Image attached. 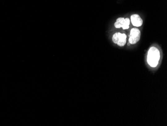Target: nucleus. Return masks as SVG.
I'll list each match as a JSON object with an SVG mask.
<instances>
[{"label":"nucleus","mask_w":167,"mask_h":126,"mask_svg":"<svg viewBox=\"0 0 167 126\" xmlns=\"http://www.w3.org/2000/svg\"><path fill=\"white\" fill-rule=\"evenodd\" d=\"M160 58V53L158 49L155 47L150 48L147 55L148 63L151 67H155L158 65Z\"/></svg>","instance_id":"obj_1"},{"label":"nucleus","mask_w":167,"mask_h":126,"mask_svg":"<svg viewBox=\"0 0 167 126\" xmlns=\"http://www.w3.org/2000/svg\"><path fill=\"white\" fill-rule=\"evenodd\" d=\"M112 41L118 46L123 47L125 45L127 41V35L120 32L115 33L112 37Z\"/></svg>","instance_id":"obj_2"},{"label":"nucleus","mask_w":167,"mask_h":126,"mask_svg":"<svg viewBox=\"0 0 167 126\" xmlns=\"http://www.w3.org/2000/svg\"><path fill=\"white\" fill-rule=\"evenodd\" d=\"M141 37V32L137 28H134L131 30L129 42L131 44H135L139 41Z\"/></svg>","instance_id":"obj_3"},{"label":"nucleus","mask_w":167,"mask_h":126,"mask_svg":"<svg viewBox=\"0 0 167 126\" xmlns=\"http://www.w3.org/2000/svg\"><path fill=\"white\" fill-rule=\"evenodd\" d=\"M130 20L128 18H124L123 17H120L117 19L115 23V27L116 28H122L124 30L129 28Z\"/></svg>","instance_id":"obj_4"},{"label":"nucleus","mask_w":167,"mask_h":126,"mask_svg":"<svg viewBox=\"0 0 167 126\" xmlns=\"http://www.w3.org/2000/svg\"><path fill=\"white\" fill-rule=\"evenodd\" d=\"M131 21L132 25L135 27H140L142 25L143 21L139 15L133 14L131 16Z\"/></svg>","instance_id":"obj_5"}]
</instances>
